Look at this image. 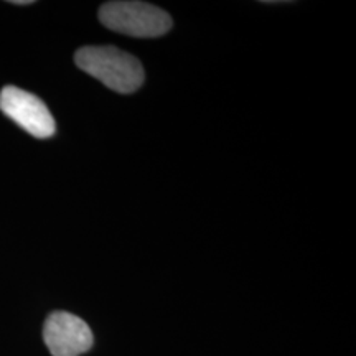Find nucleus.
<instances>
[{
  "mask_svg": "<svg viewBox=\"0 0 356 356\" xmlns=\"http://www.w3.org/2000/svg\"><path fill=\"white\" fill-rule=\"evenodd\" d=\"M43 340L53 356H79L91 350L92 332L88 323L68 312H53L43 328Z\"/></svg>",
  "mask_w": 356,
  "mask_h": 356,
  "instance_id": "4",
  "label": "nucleus"
},
{
  "mask_svg": "<svg viewBox=\"0 0 356 356\" xmlns=\"http://www.w3.org/2000/svg\"><path fill=\"white\" fill-rule=\"evenodd\" d=\"M78 68L99 79L115 92L137 91L144 83V68L136 56L115 47H84L74 55Z\"/></svg>",
  "mask_w": 356,
  "mask_h": 356,
  "instance_id": "1",
  "label": "nucleus"
},
{
  "mask_svg": "<svg viewBox=\"0 0 356 356\" xmlns=\"http://www.w3.org/2000/svg\"><path fill=\"white\" fill-rule=\"evenodd\" d=\"M99 20L113 32L137 38L162 37L172 29L170 15L145 2H108L99 8Z\"/></svg>",
  "mask_w": 356,
  "mask_h": 356,
  "instance_id": "2",
  "label": "nucleus"
},
{
  "mask_svg": "<svg viewBox=\"0 0 356 356\" xmlns=\"http://www.w3.org/2000/svg\"><path fill=\"white\" fill-rule=\"evenodd\" d=\"M0 111L38 139H48L56 131L55 119L47 104L17 86H6L0 91Z\"/></svg>",
  "mask_w": 356,
  "mask_h": 356,
  "instance_id": "3",
  "label": "nucleus"
},
{
  "mask_svg": "<svg viewBox=\"0 0 356 356\" xmlns=\"http://www.w3.org/2000/svg\"><path fill=\"white\" fill-rule=\"evenodd\" d=\"M12 3H15V6H29V3H33V2L32 0H15V2Z\"/></svg>",
  "mask_w": 356,
  "mask_h": 356,
  "instance_id": "5",
  "label": "nucleus"
}]
</instances>
